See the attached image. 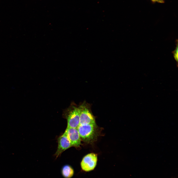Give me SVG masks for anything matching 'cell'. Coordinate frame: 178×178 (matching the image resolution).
<instances>
[{
	"mask_svg": "<svg viewBox=\"0 0 178 178\" xmlns=\"http://www.w3.org/2000/svg\"><path fill=\"white\" fill-rule=\"evenodd\" d=\"M67 121V127L77 128L80 125V111L79 107L72 103L64 113Z\"/></svg>",
	"mask_w": 178,
	"mask_h": 178,
	"instance_id": "6da1fadb",
	"label": "cell"
},
{
	"mask_svg": "<svg viewBox=\"0 0 178 178\" xmlns=\"http://www.w3.org/2000/svg\"><path fill=\"white\" fill-rule=\"evenodd\" d=\"M81 138L83 141L89 142L95 136L96 124H80L77 128Z\"/></svg>",
	"mask_w": 178,
	"mask_h": 178,
	"instance_id": "7a4b0ae2",
	"label": "cell"
},
{
	"mask_svg": "<svg viewBox=\"0 0 178 178\" xmlns=\"http://www.w3.org/2000/svg\"><path fill=\"white\" fill-rule=\"evenodd\" d=\"M80 124H95L94 118L89 108V105L84 103L79 107Z\"/></svg>",
	"mask_w": 178,
	"mask_h": 178,
	"instance_id": "3957f363",
	"label": "cell"
},
{
	"mask_svg": "<svg viewBox=\"0 0 178 178\" xmlns=\"http://www.w3.org/2000/svg\"><path fill=\"white\" fill-rule=\"evenodd\" d=\"M97 160L96 154L91 153L86 155L83 158L81 162L82 170L86 172L93 170L96 166Z\"/></svg>",
	"mask_w": 178,
	"mask_h": 178,
	"instance_id": "277c9868",
	"label": "cell"
},
{
	"mask_svg": "<svg viewBox=\"0 0 178 178\" xmlns=\"http://www.w3.org/2000/svg\"><path fill=\"white\" fill-rule=\"evenodd\" d=\"M64 133L66 135L71 146L79 147L81 139L77 128L67 127Z\"/></svg>",
	"mask_w": 178,
	"mask_h": 178,
	"instance_id": "5b68a950",
	"label": "cell"
},
{
	"mask_svg": "<svg viewBox=\"0 0 178 178\" xmlns=\"http://www.w3.org/2000/svg\"><path fill=\"white\" fill-rule=\"evenodd\" d=\"M58 146L55 154L56 158L64 151L71 146L70 142L65 133L58 139Z\"/></svg>",
	"mask_w": 178,
	"mask_h": 178,
	"instance_id": "8992f818",
	"label": "cell"
},
{
	"mask_svg": "<svg viewBox=\"0 0 178 178\" xmlns=\"http://www.w3.org/2000/svg\"><path fill=\"white\" fill-rule=\"evenodd\" d=\"M61 173L63 176L65 178H70L73 175L74 171L70 165H66L62 169Z\"/></svg>",
	"mask_w": 178,
	"mask_h": 178,
	"instance_id": "52a82bcc",
	"label": "cell"
},
{
	"mask_svg": "<svg viewBox=\"0 0 178 178\" xmlns=\"http://www.w3.org/2000/svg\"><path fill=\"white\" fill-rule=\"evenodd\" d=\"M176 45L174 50L172 51V53L173 54L174 58L177 62V64L178 63V41L177 39L176 42Z\"/></svg>",
	"mask_w": 178,
	"mask_h": 178,
	"instance_id": "ba28073f",
	"label": "cell"
},
{
	"mask_svg": "<svg viewBox=\"0 0 178 178\" xmlns=\"http://www.w3.org/2000/svg\"><path fill=\"white\" fill-rule=\"evenodd\" d=\"M153 2H157L158 3H163L164 2V0H151Z\"/></svg>",
	"mask_w": 178,
	"mask_h": 178,
	"instance_id": "9c48e42d",
	"label": "cell"
}]
</instances>
